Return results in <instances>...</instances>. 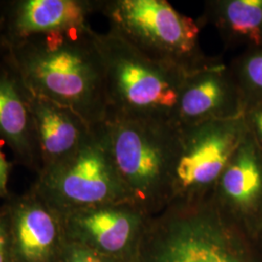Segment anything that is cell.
Masks as SVG:
<instances>
[{
	"label": "cell",
	"instance_id": "cell-1",
	"mask_svg": "<svg viewBox=\"0 0 262 262\" xmlns=\"http://www.w3.org/2000/svg\"><path fill=\"white\" fill-rule=\"evenodd\" d=\"M94 32L88 26L4 44L5 62L30 94L71 109L92 127L109 112Z\"/></svg>",
	"mask_w": 262,
	"mask_h": 262
},
{
	"label": "cell",
	"instance_id": "cell-2",
	"mask_svg": "<svg viewBox=\"0 0 262 262\" xmlns=\"http://www.w3.org/2000/svg\"><path fill=\"white\" fill-rule=\"evenodd\" d=\"M103 63L108 115L173 122L187 73L144 55L113 30L94 32Z\"/></svg>",
	"mask_w": 262,
	"mask_h": 262
},
{
	"label": "cell",
	"instance_id": "cell-3",
	"mask_svg": "<svg viewBox=\"0 0 262 262\" xmlns=\"http://www.w3.org/2000/svg\"><path fill=\"white\" fill-rule=\"evenodd\" d=\"M99 12L110 30L144 55L189 74L214 63L200 46L197 20L165 0H101Z\"/></svg>",
	"mask_w": 262,
	"mask_h": 262
},
{
	"label": "cell",
	"instance_id": "cell-4",
	"mask_svg": "<svg viewBox=\"0 0 262 262\" xmlns=\"http://www.w3.org/2000/svg\"><path fill=\"white\" fill-rule=\"evenodd\" d=\"M113 160L129 199L147 203L174 187L180 128L158 118L108 115L103 122Z\"/></svg>",
	"mask_w": 262,
	"mask_h": 262
},
{
	"label": "cell",
	"instance_id": "cell-5",
	"mask_svg": "<svg viewBox=\"0 0 262 262\" xmlns=\"http://www.w3.org/2000/svg\"><path fill=\"white\" fill-rule=\"evenodd\" d=\"M31 187L61 214L130 200L115 166L103 123L94 126L75 154L42 170Z\"/></svg>",
	"mask_w": 262,
	"mask_h": 262
},
{
	"label": "cell",
	"instance_id": "cell-6",
	"mask_svg": "<svg viewBox=\"0 0 262 262\" xmlns=\"http://www.w3.org/2000/svg\"><path fill=\"white\" fill-rule=\"evenodd\" d=\"M179 128L174 187L186 193L216 185L248 133L243 116Z\"/></svg>",
	"mask_w": 262,
	"mask_h": 262
},
{
	"label": "cell",
	"instance_id": "cell-7",
	"mask_svg": "<svg viewBox=\"0 0 262 262\" xmlns=\"http://www.w3.org/2000/svg\"><path fill=\"white\" fill-rule=\"evenodd\" d=\"M15 262H59L67 245L62 214L32 187L5 200Z\"/></svg>",
	"mask_w": 262,
	"mask_h": 262
},
{
	"label": "cell",
	"instance_id": "cell-8",
	"mask_svg": "<svg viewBox=\"0 0 262 262\" xmlns=\"http://www.w3.org/2000/svg\"><path fill=\"white\" fill-rule=\"evenodd\" d=\"M150 262H240L225 239V220L200 207L169 221Z\"/></svg>",
	"mask_w": 262,
	"mask_h": 262
},
{
	"label": "cell",
	"instance_id": "cell-9",
	"mask_svg": "<svg viewBox=\"0 0 262 262\" xmlns=\"http://www.w3.org/2000/svg\"><path fill=\"white\" fill-rule=\"evenodd\" d=\"M243 99L229 66L214 63L186 76L173 122L179 127L242 117Z\"/></svg>",
	"mask_w": 262,
	"mask_h": 262
},
{
	"label": "cell",
	"instance_id": "cell-10",
	"mask_svg": "<svg viewBox=\"0 0 262 262\" xmlns=\"http://www.w3.org/2000/svg\"><path fill=\"white\" fill-rule=\"evenodd\" d=\"M101 0H16L1 5L0 27L4 44L26 38L90 26Z\"/></svg>",
	"mask_w": 262,
	"mask_h": 262
},
{
	"label": "cell",
	"instance_id": "cell-11",
	"mask_svg": "<svg viewBox=\"0 0 262 262\" xmlns=\"http://www.w3.org/2000/svg\"><path fill=\"white\" fill-rule=\"evenodd\" d=\"M129 201L79 209L62 214L67 241L117 256L127 247L138 223Z\"/></svg>",
	"mask_w": 262,
	"mask_h": 262
},
{
	"label": "cell",
	"instance_id": "cell-12",
	"mask_svg": "<svg viewBox=\"0 0 262 262\" xmlns=\"http://www.w3.org/2000/svg\"><path fill=\"white\" fill-rule=\"evenodd\" d=\"M26 94L34 123L41 172L75 154L94 127L69 108L30 94L27 89Z\"/></svg>",
	"mask_w": 262,
	"mask_h": 262
},
{
	"label": "cell",
	"instance_id": "cell-13",
	"mask_svg": "<svg viewBox=\"0 0 262 262\" xmlns=\"http://www.w3.org/2000/svg\"><path fill=\"white\" fill-rule=\"evenodd\" d=\"M0 140L16 163L38 174L41 164L32 115L26 89L4 60L0 62Z\"/></svg>",
	"mask_w": 262,
	"mask_h": 262
},
{
	"label": "cell",
	"instance_id": "cell-14",
	"mask_svg": "<svg viewBox=\"0 0 262 262\" xmlns=\"http://www.w3.org/2000/svg\"><path fill=\"white\" fill-rule=\"evenodd\" d=\"M216 186L225 206L253 212L262 204V150L248 131Z\"/></svg>",
	"mask_w": 262,
	"mask_h": 262
},
{
	"label": "cell",
	"instance_id": "cell-15",
	"mask_svg": "<svg viewBox=\"0 0 262 262\" xmlns=\"http://www.w3.org/2000/svg\"><path fill=\"white\" fill-rule=\"evenodd\" d=\"M199 27L212 25L226 48L262 47V0H209Z\"/></svg>",
	"mask_w": 262,
	"mask_h": 262
},
{
	"label": "cell",
	"instance_id": "cell-16",
	"mask_svg": "<svg viewBox=\"0 0 262 262\" xmlns=\"http://www.w3.org/2000/svg\"><path fill=\"white\" fill-rule=\"evenodd\" d=\"M228 66L240 91L245 110L261 102L262 47L245 50Z\"/></svg>",
	"mask_w": 262,
	"mask_h": 262
},
{
	"label": "cell",
	"instance_id": "cell-17",
	"mask_svg": "<svg viewBox=\"0 0 262 262\" xmlns=\"http://www.w3.org/2000/svg\"><path fill=\"white\" fill-rule=\"evenodd\" d=\"M59 262H113L112 257L74 242H67Z\"/></svg>",
	"mask_w": 262,
	"mask_h": 262
},
{
	"label": "cell",
	"instance_id": "cell-18",
	"mask_svg": "<svg viewBox=\"0 0 262 262\" xmlns=\"http://www.w3.org/2000/svg\"><path fill=\"white\" fill-rule=\"evenodd\" d=\"M243 117L248 131L262 150V101L247 108Z\"/></svg>",
	"mask_w": 262,
	"mask_h": 262
},
{
	"label": "cell",
	"instance_id": "cell-19",
	"mask_svg": "<svg viewBox=\"0 0 262 262\" xmlns=\"http://www.w3.org/2000/svg\"><path fill=\"white\" fill-rule=\"evenodd\" d=\"M0 262H15L10 235L9 221L4 205L0 206Z\"/></svg>",
	"mask_w": 262,
	"mask_h": 262
},
{
	"label": "cell",
	"instance_id": "cell-20",
	"mask_svg": "<svg viewBox=\"0 0 262 262\" xmlns=\"http://www.w3.org/2000/svg\"><path fill=\"white\" fill-rule=\"evenodd\" d=\"M12 168V164L5 158L4 154L0 149V200L7 199L10 196L8 190L10 172Z\"/></svg>",
	"mask_w": 262,
	"mask_h": 262
},
{
	"label": "cell",
	"instance_id": "cell-21",
	"mask_svg": "<svg viewBox=\"0 0 262 262\" xmlns=\"http://www.w3.org/2000/svg\"><path fill=\"white\" fill-rule=\"evenodd\" d=\"M4 53H5V45H4L3 35H2V30H1V27H0V62L3 60Z\"/></svg>",
	"mask_w": 262,
	"mask_h": 262
}]
</instances>
